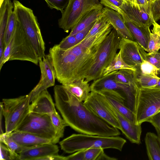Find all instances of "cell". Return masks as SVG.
I'll return each instance as SVG.
<instances>
[{"label": "cell", "instance_id": "obj_22", "mask_svg": "<svg viewBox=\"0 0 160 160\" xmlns=\"http://www.w3.org/2000/svg\"><path fill=\"white\" fill-rule=\"evenodd\" d=\"M7 134L19 144L28 148L44 143H52L48 139L24 132L15 130L9 134Z\"/></svg>", "mask_w": 160, "mask_h": 160}, {"label": "cell", "instance_id": "obj_9", "mask_svg": "<svg viewBox=\"0 0 160 160\" xmlns=\"http://www.w3.org/2000/svg\"><path fill=\"white\" fill-rule=\"evenodd\" d=\"M160 111V88H138L136 114L138 124Z\"/></svg>", "mask_w": 160, "mask_h": 160}, {"label": "cell", "instance_id": "obj_24", "mask_svg": "<svg viewBox=\"0 0 160 160\" xmlns=\"http://www.w3.org/2000/svg\"><path fill=\"white\" fill-rule=\"evenodd\" d=\"M88 82L85 79H82L62 85L80 101L84 102L87 98L91 92Z\"/></svg>", "mask_w": 160, "mask_h": 160}, {"label": "cell", "instance_id": "obj_37", "mask_svg": "<svg viewBox=\"0 0 160 160\" xmlns=\"http://www.w3.org/2000/svg\"><path fill=\"white\" fill-rule=\"evenodd\" d=\"M160 49V37L151 32L147 52L149 53L158 52Z\"/></svg>", "mask_w": 160, "mask_h": 160}, {"label": "cell", "instance_id": "obj_31", "mask_svg": "<svg viewBox=\"0 0 160 160\" xmlns=\"http://www.w3.org/2000/svg\"><path fill=\"white\" fill-rule=\"evenodd\" d=\"M50 115L52 122L56 130L58 138L59 140L63 136L65 128L68 125L57 111Z\"/></svg>", "mask_w": 160, "mask_h": 160}, {"label": "cell", "instance_id": "obj_30", "mask_svg": "<svg viewBox=\"0 0 160 160\" xmlns=\"http://www.w3.org/2000/svg\"><path fill=\"white\" fill-rule=\"evenodd\" d=\"M110 25L108 18L102 13L84 39L87 40L92 37Z\"/></svg>", "mask_w": 160, "mask_h": 160}, {"label": "cell", "instance_id": "obj_10", "mask_svg": "<svg viewBox=\"0 0 160 160\" xmlns=\"http://www.w3.org/2000/svg\"><path fill=\"white\" fill-rule=\"evenodd\" d=\"M12 38L9 61H28L36 65L39 64V59L35 49L17 19Z\"/></svg>", "mask_w": 160, "mask_h": 160}, {"label": "cell", "instance_id": "obj_28", "mask_svg": "<svg viewBox=\"0 0 160 160\" xmlns=\"http://www.w3.org/2000/svg\"><path fill=\"white\" fill-rule=\"evenodd\" d=\"M135 79L139 88H151L158 84L159 77L143 74L136 70L134 71Z\"/></svg>", "mask_w": 160, "mask_h": 160}, {"label": "cell", "instance_id": "obj_36", "mask_svg": "<svg viewBox=\"0 0 160 160\" xmlns=\"http://www.w3.org/2000/svg\"><path fill=\"white\" fill-rule=\"evenodd\" d=\"M0 146L1 160H20L19 154L12 151L1 142Z\"/></svg>", "mask_w": 160, "mask_h": 160}, {"label": "cell", "instance_id": "obj_6", "mask_svg": "<svg viewBox=\"0 0 160 160\" xmlns=\"http://www.w3.org/2000/svg\"><path fill=\"white\" fill-rule=\"evenodd\" d=\"M3 113L5 132L9 134L15 131L30 112V96L27 95L13 98H4Z\"/></svg>", "mask_w": 160, "mask_h": 160}, {"label": "cell", "instance_id": "obj_44", "mask_svg": "<svg viewBox=\"0 0 160 160\" xmlns=\"http://www.w3.org/2000/svg\"><path fill=\"white\" fill-rule=\"evenodd\" d=\"M146 122H150L155 127L160 138V111L151 116Z\"/></svg>", "mask_w": 160, "mask_h": 160}, {"label": "cell", "instance_id": "obj_15", "mask_svg": "<svg viewBox=\"0 0 160 160\" xmlns=\"http://www.w3.org/2000/svg\"><path fill=\"white\" fill-rule=\"evenodd\" d=\"M128 19L138 26L149 28L152 25V17L140 10L137 5L124 0L121 8Z\"/></svg>", "mask_w": 160, "mask_h": 160}, {"label": "cell", "instance_id": "obj_26", "mask_svg": "<svg viewBox=\"0 0 160 160\" xmlns=\"http://www.w3.org/2000/svg\"><path fill=\"white\" fill-rule=\"evenodd\" d=\"M147 155L150 160H160V139L154 133L147 132L145 138Z\"/></svg>", "mask_w": 160, "mask_h": 160}, {"label": "cell", "instance_id": "obj_3", "mask_svg": "<svg viewBox=\"0 0 160 160\" xmlns=\"http://www.w3.org/2000/svg\"><path fill=\"white\" fill-rule=\"evenodd\" d=\"M126 142L125 139L117 136L106 137L80 133L72 134L61 141L59 144L64 152L72 153L95 148H112L121 151Z\"/></svg>", "mask_w": 160, "mask_h": 160}, {"label": "cell", "instance_id": "obj_41", "mask_svg": "<svg viewBox=\"0 0 160 160\" xmlns=\"http://www.w3.org/2000/svg\"><path fill=\"white\" fill-rule=\"evenodd\" d=\"M124 0H100L101 4L111 9L119 12Z\"/></svg>", "mask_w": 160, "mask_h": 160}, {"label": "cell", "instance_id": "obj_14", "mask_svg": "<svg viewBox=\"0 0 160 160\" xmlns=\"http://www.w3.org/2000/svg\"><path fill=\"white\" fill-rule=\"evenodd\" d=\"M108 102L110 109L117 119L120 127V130L131 142L140 144L142 131L141 124L133 123Z\"/></svg>", "mask_w": 160, "mask_h": 160}, {"label": "cell", "instance_id": "obj_12", "mask_svg": "<svg viewBox=\"0 0 160 160\" xmlns=\"http://www.w3.org/2000/svg\"><path fill=\"white\" fill-rule=\"evenodd\" d=\"M41 77L38 83L29 92L31 103L42 91L55 84L56 75L51 56L49 53L39 60Z\"/></svg>", "mask_w": 160, "mask_h": 160}, {"label": "cell", "instance_id": "obj_17", "mask_svg": "<svg viewBox=\"0 0 160 160\" xmlns=\"http://www.w3.org/2000/svg\"><path fill=\"white\" fill-rule=\"evenodd\" d=\"M58 147L48 143L24 149L19 154L20 160H39L47 156L58 154Z\"/></svg>", "mask_w": 160, "mask_h": 160}, {"label": "cell", "instance_id": "obj_19", "mask_svg": "<svg viewBox=\"0 0 160 160\" xmlns=\"http://www.w3.org/2000/svg\"><path fill=\"white\" fill-rule=\"evenodd\" d=\"M122 16L124 22L131 33L135 42L147 51L151 32L149 28L138 26L131 21L121 10L118 12Z\"/></svg>", "mask_w": 160, "mask_h": 160}, {"label": "cell", "instance_id": "obj_13", "mask_svg": "<svg viewBox=\"0 0 160 160\" xmlns=\"http://www.w3.org/2000/svg\"><path fill=\"white\" fill-rule=\"evenodd\" d=\"M139 45L136 42L125 38L121 39L119 45V49L123 61L136 69L139 68L143 61Z\"/></svg>", "mask_w": 160, "mask_h": 160}, {"label": "cell", "instance_id": "obj_35", "mask_svg": "<svg viewBox=\"0 0 160 160\" xmlns=\"http://www.w3.org/2000/svg\"><path fill=\"white\" fill-rule=\"evenodd\" d=\"M136 70L143 74L155 77H158L160 73L159 70L156 67L144 60L139 68Z\"/></svg>", "mask_w": 160, "mask_h": 160}, {"label": "cell", "instance_id": "obj_47", "mask_svg": "<svg viewBox=\"0 0 160 160\" xmlns=\"http://www.w3.org/2000/svg\"><path fill=\"white\" fill-rule=\"evenodd\" d=\"M84 150L77 151L66 157V160H84Z\"/></svg>", "mask_w": 160, "mask_h": 160}, {"label": "cell", "instance_id": "obj_32", "mask_svg": "<svg viewBox=\"0 0 160 160\" xmlns=\"http://www.w3.org/2000/svg\"><path fill=\"white\" fill-rule=\"evenodd\" d=\"M0 142L4 143L12 151L18 154L24 149L28 148L19 144L9 137L5 132L0 134Z\"/></svg>", "mask_w": 160, "mask_h": 160}, {"label": "cell", "instance_id": "obj_56", "mask_svg": "<svg viewBox=\"0 0 160 160\" xmlns=\"http://www.w3.org/2000/svg\"></svg>", "mask_w": 160, "mask_h": 160}, {"label": "cell", "instance_id": "obj_8", "mask_svg": "<svg viewBox=\"0 0 160 160\" xmlns=\"http://www.w3.org/2000/svg\"><path fill=\"white\" fill-rule=\"evenodd\" d=\"M103 8L99 0H69L58 20L60 28L68 32L86 13L97 8Z\"/></svg>", "mask_w": 160, "mask_h": 160}, {"label": "cell", "instance_id": "obj_42", "mask_svg": "<svg viewBox=\"0 0 160 160\" xmlns=\"http://www.w3.org/2000/svg\"><path fill=\"white\" fill-rule=\"evenodd\" d=\"M152 16L155 22L160 19V0H155L150 4Z\"/></svg>", "mask_w": 160, "mask_h": 160}, {"label": "cell", "instance_id": "obj_7", "mask_svg": "<svg viewBox=\"0 0 160 160\" xmlns=\"http://www.w3.org/2000/svg\"><path fill=\"white\" fill-rule=\"evenodd\" d=\"M31 133L55 144L59 140L50 115L29 112L16 130Z\"/></svg>", "mask_w": 160, "mask_h": 160}, {"label": "cell", "instance_id": "obj_40", "mask_svg": "<svg viewBox=\"0 0 160 160\" xmlns=\"http://www.w3.org/2000/svg\"><path fill=\"white\" fill-rule=\"evenodd\" d=\"M78 43L75 35H68L64 38L58 44L59 47L63 50H68Z\"/></svg>", "mask_w": 160, "mask_h": 160}, {"label": "cell", "instance_id": "obj_20", "mask_svg": "<svg viewBox=\"0 0 160 160\" xmlns=\"http://www.w3.org/2000/svg\"><path fill=\"white\" fill-rule=\"evenodd\" d=\"M55 105L50 94L46 89L30 104V112L50 115L56 111Z\"/></svg>", "mask_w": 160, "mask_h": 160}, {"label": "cell", "instance_id": "obj_2", "mask_svg": "<svg viewBox=\"0 0 160 160\" xmlns=\"http://www.w3.org/2000/svg\"><path fill=\"white\" fill-rule=\"evenodd\" d=\"M97 52L77 56L68 50L60 49L58 44L54 45L49 49V53L55 69L56 79L62 84L85 79Z\"/></svg>", "mask_w": 160, "mask_h": 160}, {"label": "cell", "instance_id": "obj_53", "mask_svg": "<svg viewBox=\"0 0 160 160\" xmlns=\"http://www.w3.org/2000/svg\"><path fill=\"white\" fill-rule=\"evenodd\" d=\"M130 2L135 4V0H126Z\"/></svg>", "mask_w": 160, "mask_h": 160}, {"label": "cell", "instance_id": "obj_51", "mask_svg": "<svg viewBox=\"0 0 160 160\" xmlns=\"http://www.w3.org/2000/svg\"><path fill=\"white\" fill-rule=\"evenodd\" d=\"M3 103L2 102H0V134H1L4 132H3L2 127V116H3Z\"/></svg>", "mask_w": 160, "mask_h": 160}, {"label": "cell", "instance_id": "obj_38", "mask_svg": "<svg viewBox=\"0 0 160 160\" xmlns=\"http://www.w3.org/2000/svg\"><path fill=\"white\" fill-rule=\"evenodd\" d=\"M51 9H55L62 13L67 6L69 0H44Z\"/></svg>", "mask_w": 160, "mask_h": 160}, {"label": "cell", "instance_id": "obj_23", "mask_svg": "<svg viewBox=\"0 0 160 160\" xmlns=\"http://www.w3.org/2000/svg\"><path fill=\"white\" fill-rule=\"evenodd\" d=\"M13 8V3L11 0H4L0 6V57L6 47L5 34L9 17Z\"/></svg>", "mask_w": 160, "mask_h": 160}, {"label": "cell", "instance_id": "obj_18", "mask_svg": "<svg viewBox=\"0 0 160 160\" xmlns=\"http://www.w3.org/2000/svg\"><path fill=\"white\" fill-rule=\"evenodd\" d=\"M102 12L121 38L135 41L131 33L126 25L122 16L119 13L107 7L102 8Z\"/></svg>", "mask_w": 160, "mask_h": 160}, {"label": "cell", "instance_id": "obj_49", "mask_svg": "<svg viewBox=\"0 0 160 160\" xmlns=\"http://www.w3.org/2000/svg\"><path fill=\"white\" fill-rule=\"evenodd\" d=\"M152 25V33L156 34L160 37V25L154 20L153 21Z\"/></svg>", "mask_w": 160, "mask_h": 160}, {"label": "cell", "instance_id": "obj_45", "mask_svg": "<svg viewBox=\"0 0 160 160\" xmlns=\"http://www.w3.org/2000/svg\"><path fill=\"white\" fill-rule=\"evenodd\" d=\"M135 4L137 5L140 10L152 16L150 9L151 2L147 0H135Z\"/></svg>", "mask_w": 160, "mask_h": 160}, {"label": "cell", "instance_id": "obj_11", "mask_svg": "<svg viewBox=\"0 0 160 160\" xmlns=\"http://www.w3.org/2000/svg\"><path fill=\"white\" fill-rule=\"evenodd\" d=\"M84 105L98 117L112 126L120 129L117 119L105 97L98 92L91 91L83 102Z\"/></svg>", "mask_w": 160, "mask_h": 160}, {"label": "cell", "instance_id": "obj_55", "mask_svg": "<svg viewBox=\"0 0 160 160\" xmlns=\"http://www.w3.org/2000/svg\"><path fill=\"white\" fill-rule=\"evenodd\" d=\"M148 2H154L155 0H147Z\"/></svg>", "mask_w": 160, "mask_h": 160}, {"label": "cell", "instance_id": "obj_48", "mask_svg": "<svg viewBox=\"0 0 160 160\" xmlns=\"http://www.w3.org/2000/svg\"><path fill=\"white\" fill-rule=\"evenodd\" d=\"M39 160H66V157L58 154L47 156L41 158Z\"/></svg>", "mask_w": 160, "mask_h": 160}, {"label": "cell", "instance_id": "obj_39", "mask_svg": "<svg viewBox=\"0 0 160 160\" xmlns=\"http://www.w3.org/2000/svg\"><path fill=\"white\" fill-rule=\"evenodd\" d=\"M104 149L101 148H89L84 150V160H98Z\"/></svg>", "mask_w": 160, "mask_h": 160}, {"label": "cell", "instance_id": "obj_46", "mask_svg": "<svg viewBox=\"0 0 160 160\" xmlns=\"http://www.w3.org/2000/svg\"><path fill=\"white\" fill-rule=\"evenodd\" d=\"M95 22H93L84 30L78 32L74 35L78 43L80 42L85 39L93 27Z\"/></svg>", "mask_w": 160, "mask_h": 160}, {"label": "cell", "instance_id": "obj_16", "mask_svg": "<svg viewBox=\"0 0 160 160\" xmlns=\"http://www.w3.org/2000/svg\"><path fill=\"white\" fill-rule=\"evenodd\" d=\"M98 92L102 95L109 104L120 113L133 123L138 124L136 114L125 105V100L118 92L106 90Z\"/></svg>", "mask_w": 160, "mask_h": 160}, {"label": "cell", "instance_id": "obj_5", "mask_svg": "<svg viewBox=\"0 0 160 160\" xmlns=\"http://www.w3.org/2000/svg\"><path fill=\"white\" fill-rule=\"evenodd\" d=\"M121 38L113 28L99 48L85 80L88 82L102 76L104 70L114 59Z\"/></svg>", "mask_w": 160, "mask_h": 160}, {"label": "cell", "instance_id": "obj_43", "mask_svg": "<svg viewBox=\"0 0 160 160\" xmlns=\"http://www.w3.org/2000/svg\"><path fill=\"white\" fill-rule=\"evenodd\" d=\"M12 41L13 39L12 37L8 44L5 48L2 56L0 58V71L1 70L4 64L6 62L9 61Z\"/></svg>", "mask_w": 160, "mask_h": 160}, {"label": "cell", "instance_id": "obj_33", "mask_svg": "<svg viewBox=\"0 0 160 160\" xmlns=\"http://www.w3.org/2000/svg\"><path fill=\"white\" fill-rule=\"evenodd\" d=\"M16 21V15L13 10L10 14L5 34L4 42L6 47L8 44L12 37Z\"/></svg>", "mask_w": 160, "mask_h": 160}, {"label": "cell", "instance_id": "obj_29", "mask_svg": "<svg viewBox=\"0 0 160 160\" xmlns=\"http://www.w3.org/2000/svg\"><path fill=\"white\" fill-rule=\"evenodd\" d=\"M135 71L126 69L117 70L115 75L116 80L120 84L134 85L137 83L135 78Z\"/></svg>", "mask_w": 160, "mask_h": 160}, {"label": "cell", "instance_id": "obj_27", "mask_svg": "<svg viewBox=\"0 0 160 160\" xmlns=\"http://www.w3.org/2000/svg\"><path fill=\"white\" fill-rule=\"evenodd\" d=\"M129 69L136 71L134 68L126 63L122 59L121 52L117 53L114 59L110 63L104 70L102 76H105L114 71L121 69Z\"/></svg>", "mask_w": 160, "mask_h": 160}, {"label": "cell", "instance_id": "obj_34", "mask_svg": "<svg viewBox=\"0 0 160 160\" xmlns=\"http://www.w3.org/2000/svg\"><path fill=\"white\" fill-rule=\"evenodd\" d=\"M139 49L143 59L154 66L160 72V53L157 52L147 53L140 45Z\"/></svg>", "mask_w": 160, "mask_h": 160}, {"label": "cell", "instance_id": "obj_25", "mask_svg": "<svg viewBox=\"0 0 160 160\" xmlns=\"http://www.w3.org/2000/svg\"><path fill=\"white\" fill-rule=\"evenodd\" d=\"M103 8L92 9L84 15L71 30L68 35H74L95 22L102 13Z\"/></svg>", "mask_w": 160, "mask_h": 160}, {"label": "cell", "instance_id": "obj_4", "mask_svg": "<svg viewBox=\"0 0 160 160\" xmlns=\"http://www.w3.org/2000/svg\"><path fill=\"white\" fill-rule=\"evenodd\" d=\"M13 11L17 21L32 43L39 60L45 55V44L38 20L30 8L13 0Z\"/></svg>", "mask_w": 160, "mask_h": 160}, {"label": "cell", "instance_id": "obj_50", "mask_svg": "<svg viewBox=\"0 0 160 160\" xmlns=\"http://www.w3.org/2000/svg\"><path fill=\"white\" fill-rule=\"evenodd\" d=\"M116 158L110 157L107 155L103 152L99 157L98 160H117Z\"/></svg>", "mask_w": 160, "mask_h": 160}, {"label": "cell", "instance_id": "obj_54", "mask_svg": "<svg viewBox=\"0 0 160 160\" xmlns=\"http://www.w3.org/2000/svg\"><path fill=\"white\" fill-rule=\"evenodd\" d=\"M4 0H0V6H1Z\"/></svg>", "mask_w": 160, "mask_h": 160}, {"label": "cell", "instance_id": "obj_21", "mask_svg": "<svg viewBox=\"0 0 160 160\" xmlns=\"http://www.w3.org/2000/svg\"><path fill=\"white\" fill-rule=\"evenodd\" d=\"M117 70L93 80L90 86L91 91L97 92L106 90H114L120 92L124 84L116 81L115 75Z\"/></svg>", "mask_w": 160, "mask_h": 160}, {"label": "cell", "instance_id": "obj_52", "mask_svg": "<svg viewBox=\"0 0 160 160\" xmlns=\"http://www.w3.org/2000/svg\"><path fill=\"white\" fill-rule=\"evenodd\" d=\"M155 88H160V78L159 77L158 83L157 85L155 87Z\"/></svg>", "mask_w": 160, "mask_h": 160}, {"label": "cell", "instance_id": "obj_1", "mask_svg": "<svg viewBox=\"0 0 160 160\" xmlns=\"http://www.w3.org/2000/svg\"><path fill=\"white\" fill-rule=\"evenodd\" d=\"M55 105L71 128L81 133L106 137L120 134L119 129L98 117L62 85L54 88Z\"/></svg>", "mask_w": 160, "mask_h": 160}]
</instances>
